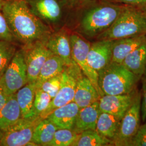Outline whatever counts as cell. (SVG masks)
<instances>
[{"instance_id": "cell-1", "label": "cell", "mask_w": 146, "mask_h": 146, "mask_svg": "<svg viewBox=\"0 0 146 146\" xmlns=\"http://www.w3.org/2000/svg\"><path fill=\"white\" fill-rule=\"evenodd\" d=\"M2 11L16 41L23 46L46 41L52 33L31 11L26 0H9L2 3Z\"/></svg>"}, {"instance_id": "cell-2", "label": "cell", "mask_w": 146, "mask_h": 146, "mask_svg": "<svg viewBox=\"0 0 146 146\" xmlns=\"http://www.w3.org/2000/svg\"><path fill=\"white\" fill-rule=\"evenodd\" d=\"M128 7L104 1L89 6L80 16L79 31L89 38L96 37L108 29Z\"/></svg>"}, {"instance_id": "cell-3", "label": "cell", "mask_w": 146, "mask_h": 146, "mask_svg": "<svg viewBox=\"0 0 146 146\" xmlns=\"http://www.w3.org/2000/svg\"><path fill=\"white\" fill-rule=\"evenodd\" d=\"M98 73L100 88L104 95L129 93L136 89L140 79L122 64L112 61Z\"/></svg>"}, {"instance_id": "cell-4", "label": "cell", "mask_w": 146, "mask_h": 146, "mask_svg": "<svg viewBox=\"0 0 146 146\" xmlns=\"http://www.w3.org/2000/svg\"><path fill=\"white\" fill-rule=\"evenodd\" d=\"M141 35H146V17L142 10L129 6L108 29L96 38L116 40Z\"/></svg>"}, {"instance_id": "cell-5", "label": "cell", "mask_w": 146, "mask_h": 146, "mask_svg": "<svg viewBox=\"0 0 146 146\" xmlns=\"http://www.w3.org/2000/svg\"><path fill=\"white\" fill-rule=\"evenodd\" d=\"M83 73L75 62L66 66L61 73L62 79L60 90L52 100L50 104L39 117V120L46 119L52 111L58 107L73 101L78 78Z\"/></svg>"}, {"instance_id": "cell-6", "label": "cell", "mask_w": 146, "mask_h": 146, "mask_svg": "<svg viewBox=\"0 0 146 146\" xmlns=\"http://www.w3.org/2000/svg\"><path fill=\"white\" fill-rule=\"evenodd\" d=\"M27 83V69L22 48L17 50L5 72L1 77L0 84L9 96L15 94Z\"/></svg>"}, {"instance_id": "cell-7", "label": "cell", "mask_w": 146, "mask_h": 146, "mask_svg": "<svg viewBox=\"0 0 146 146\" xmlns=\"http://www.w3.org/2000/svg\"><path fill=\"white\" fill-rule=\"evenodd\" d=\"M141 94L138 93L131 107L120 122L118 131L113 140V146H129L140 126Z\"/></svg>"}, {"instance_id": "cell-8", "label": "cell", "mask_w": 146, "mask_h": 146, "mask_svg": "<svg viewBox=\"0 0 146 146\" xmlns=\"http://www.w3.org/2000/svg\"><path fill=\"white\" fill-rule=\"evenodd\" d=\"M72 56L84 75L90 81L100 97L104 95L98 84V73L92 68L87 61V55L91 43L78 33L70 34Z\"/></svg>"}, {"instance_id": "cell-9", "label": "cell", "mask_w": 146, "mask_h": 146, "mask_svg": "<svg viewBox=\"0 0 146 146\" xmlns=\"http://www.w3.org/2000/svg\"><path fill=\"white\" fill-rule=\"evenodd\" d=\"M40 121L38 119L21 118L4 132L0 146H35L31 140L34 129Z\"/></svg>"}, {"instance_id": "cell-10", "label": "cell", "mask_w": 146, "mask_h": 146, "mask_svg": "<svg viewBox=\"0 0 146 146\" xmlns=\"http://www.w3.org/2000/svg\"><path fill=\"white\" fill-rule=\"evenodd\" d=\"M46 41H39L23 46L27 69L28 82H36L39 73L47 58L53 54L46 45Z\"/></svg>"}, {"instance_id": "cell-11", "label": "cell", "mask_w": 146, "mask_h": 146, "mask_svg": "<svg viewBox=\"0 0 146 146\" xmlns=\"http://www.w3.org/2000/svg\"><path fill=\"white\" fill-rule=\"evenodd\" d=\"M27 1L33 13L48 26L57 24L62 20L66 7L61 0Z\"/></svg>"}, {"instance_id": "cell-12", "label": "cell", "mask_w": 146, "mask_h": 146, "mask_svg": "<svg viewBox=\"0 0 146 146\" xmlns=\"http://www.w3.org/2000/svg\"><path fill=\"white\" fill-rule=\"evenodd\" d=\"M138 92L135 89L129 93L120 95H104L99 100L101 112L115 116L121 120L134 102Z\"/></svg>"}, {"instance_id": "cell-13", "label": "cell", "mask_w": 146, "mask_h": 146, "mask_svg": "<svg viewBox=\"0 0 146 146\" xmlns=\"http://www.w3.org/2000/svg\"><path fill=\"white\" fill-rule=\"evenodd\" d=\"M45 43L49 50L53 54L61 58L67 66L74 62L72 56L70 34L67 29L62 28L52 33Z\"/></svg>"}, {"instance_id": "cell-14", "label": "cell", "mask_w": 146, "mask_h": 146, "mask_svg": "<svg viewBox=\"0 0 146 146\" xmlns=\"http://www.w3.org/2000/svg\"><path fill=\"white\" fill-rule=\"evenodd\" d=\"M114 41L98 40L91 43L87 55V61L90 66L97 73L111 61Z\"/></svg>"}, {"instance_id": "cell-15", "label": "cell", "mask_w": 146, "mask_h": 146, "mask_svg": "<svg viewBox=\"0 0 146 146\" xmlns=\"http://www.w3.org/2000/svg\"><path fill=\"white\" fill-rule=\"evenodd\" d=\"M80 108L72 101L55 109L47 118L58 129H73Z\"/></svg>"}, {"instance_id": "cell-16", "label": "cell", "mask_w": 146, "mask_h": 146, "mask_svg": "<svg viewBox=\"0 0 146 146\" xmlns=\"http://www.w3.org/2000/svg\"><path fill=\"white\" fill-rule=\"evenodd\" d=\"M100 96L90 81L82 74L77 81L73 101L80 108L98 101Z\"/></svg>"}, {"instance_id": "cell-17", "label": "cell", "mask_w": 146, "mask_h": 146, "mask_svg": "<svg viewBox=\"0 0 146 146\" xmlns=\"http://www.w3.org/2000/svg\"><path fill=\"white\" fill-rule=\"evenodd\" d=\"M100 113L99 101L89 106L80 108L73 129L78 133L87 130H95Z\"/></svg>"}, {"instance_id": "cell-18", "label": "cell", "mask_w": 146, "mask_h": 146, "mask_svg": "<svg viewBox=\"0 0 146 146\" xmlns=\"http://www.w3.org/2000/svg\"><path fill=\"white\" fill-rule=\"evenodd\" d=\"M146 41V35L126 37L114 41L111 61L122 63L126 56Z\"/></svg>"}, {"instance_id": "cell-19", "label": "cell", "mask_w": 146, "mask_h": 146, "mask_svg": "<svg viewBox=\"0 0 146 146\" xmlns=\"http://www.w3.org/2000/svg\"><path fill=\"white\" fill-rule=\"evenodd\" d=\"M36 89V82H28L15 93L22 118L36 119L34 118L33 110Z\"/></svg>"}, {"instance_id": "cell-20", "label": "cell", "mask_w": 146, "mask_h": 146, "mask_svg": "<svg viewBox=\"0 0 146 146\" xmlns=\"http://www.w3.org/2000/svg\"><path fill=\"white\" fill-rule=\"evenodd\" d=\"M21 118V110L17 101L16 94H11L0 110L1 129L5 132Z\"/></svg>"}, {"instance_id": "cell-21", "label": "cell", "mask_w": 146, "mask_h": 146, "mask_svg": "<svg viewBox=\"0 0 146 146\" xmlns=\"http://www.w3.org/2000/svg\"><path fill=\"white\" fill-rule=\"evenodd\" d=\"M121 64L141 78L146 70V41L128 54Z\"/></svg>"}, {"instance_id": "cell-22", "label": "cell", "mask_w": 146, "mask_h": 146, "mask_svg": "<svg viewBox=\"0 0 146 146\" xmlns=\"http://www.w3.org/2000/svg\"><path fill=\"white\" fill-rule=\"evenodd\" d=\"M66 64L61 58L52 54L49 56L43 65L36 81V87L38 89L41 84L49 78L62 73Z\"/></svg>"}, {"instance_id": "cell-23", "label": "cell", "mask_w": 146, "mask_h": 146, "mask_svg": "<svg viewBox=\"0 0 146 146\" xmlns=\"http://www.w3.org/2000/svg\"><path fill=\"white\" fill-rule=\"evenodd\" d=\"M58 129V127L47 118L42 119L37 123L34 129L31 142L36 146H48Z\"/></svg>"}, {"instance_id": "cell-24", "label": "cell", "mask_w": 146, "mask_h": 146, "mask_svg": "<svg viewBox=\"0 0 146 146\" xmlns=\"http://www.w3.org/2000/svg\"><path fill=\"white\" fill-rule=\"evenodd\" d=\"M120 122L121 120L115 116L101 111L95 131L100 135L113 141L119 130Z\"/></svg>"}, {"instance_id": "cell-25", "label": "cell", "mask_w": 146, "mask_h": 146, "mask_svg": "<svg viewBox=\"0 0 146 146\" xmlns=\"http://www.w3.org/2000/svg\"><path fill=\"white\" fill-rule=\"evenodd\" d=\"M113 146L111 140L100 135L95 130H87L81 133L73 146Z\"/></svg>"}, {"instance_id": "cell-26", "label": "cell", "mask_w": 146, "mask_h": 146, "mask_svg": "<svg viewBox=\"0 0 146 146\" xmlns=\"http://www.w3.org/2000/svg\"><path fill=\"white\" fill-rule=\"evenodd\" d=\"M17 50L14 42L0 40V78L5 72Z\"/></svg>"}, {"instance_id": "cell-27", "label": "cell", "mask_w": 146, "mask_h": 146, "mask_svg": "<svg viewBox=\"0 0 146 146\" xmlns=\"http://www.w3.org/2000/svg\"><path fill=\"white\" fill-rule=\"evenodd\" d=\"M80 134L73 129H58L48 146H73Z\"/></svg>"}, {"instance_id": "cell-28", "label": "cell", "mask_w": 146, "mask_h": 146, "mask_svg": "<svg viewBox=\"0 0 146 146\" xmlns=\"http://www.w3.org/2000/svg\"><path fill=\"white\" fill-rule=\"evenodd\" d=\"M52 98L41 88L36 89L33 104V116L34 119H38L40 115L47 110Z\"/></svg>"}, {"instance_id": "cell-29", "label": "cell", "mask_w": 146, "mask_h": 146, "mask_svg": "<svg viewBox=\"0 0 146 146\" xmlns=\"http://www.w3.org/2000/svg\"><path fill=\"white\" fill-rule=\"evenodd\" d=\"M61 74L44 81L39 88L46 92L53 99L58 94L61 84ZM38 88V89H39Z\"/></svg>"}, {"instance_id": "cell-30", "label": "cell", "mask_w": 146, "mask_h": 146, "mask_svg": "<svg viewBox=\"0 0 146 146\" xmlns=\"http://www.w3.org/2000/svg\"><path fill=\"white\" fill-rule=\"evenodd\" d=\"M2 3L0 2V40L15 43V39L9 27L2 11Z\"/></svg>"}, {"instance_id": "cell-31", "label": "cell", "mask_w": 146, "mask_h": 146, "mask_svg": "<svg viewBox=\"0 0 146 146\" xmlns=\"http://www.w3.org/2000/svg\"><path fill=\"white\" fill-rule=\"evenodd\" d=\"M129 146H146V122L140 126Z\"/></svg>"}, {"instance_id": "cell-32", "label": "cell", "mask_w": 146, "mask_h": 146, "mask_svg": "<svg viewBox=\"0 0 146 146\" xmlns=\"http://www.w3.org/2000/svg\"><path fill=\"white\" fill-rule=\"evenodd\" d=\"M114 3L128 5L141 10L146 9V0H102Z\"/></svg>"}, {"instance_id": "cell-33", "label": "cell", "mask_w": 146, "mask_h": 146, "mask_svg": "<svg viewBox=\"0 0 146 146\" xmlns=\"http://www.w3.org/2000/svg\"><path fill=\"white\" fill-rule=\"evenodd\" d=\"M142 92L141 94V117L143 122L146 121V70L142 76Z\"/></svg>"}, {"instance_id": "cell-34", "label": "cell", "mask_w": 146, "mask_h": 146, "mask_svg": "<svg viewBox=\"0 0 146 146\" xmlns=\"http://www.w3.org/2000/svg\"><path fill=\"white\" fill-rule=\"evenodd\" d=\"M66 8H75L80 6L87 0H61Z\"/></svg>"}, {"instance_id": "cell-35", "label": "cell", "mask_w": 146, "mask_h": 146, "mask_svg": "<svg viewBox=\"0 0 146 146\" xmlns=\"http://www.w3.org/2000/svg\"><path fill=\"white\" fill-rule=\"evenodd\" d=\"M9 96L5 93L4 90L3 89L0 84V110L5 104L7 100L8 99Z\"/></svg>"}, {"instance_id": "cell-36", "label": "cell", "mask_w": 146, "mask_h": 146, "mask_svg": "<svg viewBox=\"0 0 146 146\" xmlns=\"http://www.w3.org/2000/svg\"><path fill=\"white\" fill-rule=\"evenodd\" d=\"M3 134H4V132L2 131L0 128V142H1V139H2V138L3 136Z\"/></svg>"}, {"instance_id": "cell-37", "label": "cell", "mask_w": 146, "mask_h": 146, "mask_svg": "<svg viewBox=\"0 0 146 146\" xmlns=\"http://www.w3.org/2000/svg\"><path fill=\"white\" fill-rule=\"evenodd\" d=\"M142 11H143V14H144V15L145 16V17H146V9H145V10H142Z\"/></svg>"}, {"instance_id": "cell-38", "label": "cell", "mask_w": 146, "mask_h": 146, "mask_svg": "<svg viewBox=\"0 0 146 146\" xmlns=\"http://www.w3.org/2000/svg\"><path fill=\"white\" fill-rule=\"evenodd\" d=\"M9 1V0H0V2H5V1Z\"/></svg>"}, {"instance_id": "cell-39", "label": "cell", "mask_w": 146, "mask_h": 146, "mask_svg": "<svg viewBox=\"0 0 146 146\" xmlns=\"http://www.w3.org/2000/svg\"><path fill=\"white\" fill-rule=\"evenodd\" d=\"M26 1H27V0H26Z\"/></svg>"}]
</instances>
